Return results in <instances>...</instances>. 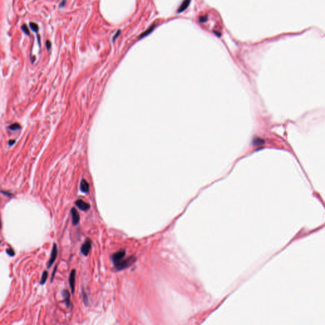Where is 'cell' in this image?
<instances>
[{
    "label": "cell",
    "instance_id": "cell-1",
    "mask_svg": "<svg viewBox=\"0 0 325 325\" xmlns=\"http://www.w3.org/2000/svg\"><path fill=\"white\" fill-rule=\"evenodd\" d=\"M136 257L134 256H131L126 259H122L118 262L114 264L115 269L117 271H122L125 269L133 265L136 261Z\"/></svg>",
    "mask_w": 325,
    "mask_h": 325
},
{
    "label": "cell",
    "instance_id": "cell-20",
    "mask_svg": "<svg viewBox=\"0 0 325 325\" xmlns=\"http://www.w3.org/2000/svg\"><path fill=\"white\" fill-rule=\"evenodd\" d=\"M56 271H57V266L55 267V269H54V270H53V273H52V280H51V281H52V282L53 281V280L54 276H55V273Z\"/></svg>",
    "mask_w": 325,
    "mask_h": 325
},
{
    "label": "cell",
    "instance_id": "cell-22",
    "mask_svg": "<svg viewBox=\"0 0 325 325\" xmlns=\"http://www.w3.org/2000/svg\"><path fill=\"white\" fill-rule=\"evenodd\" d=\"M65 3H66V0H64L63 2L61 4V6H64L65 5Z\"/></svg>",
    "mask_w": 325,
    "mask_h": 325
},
{
    "label": "cell",
    "instance_id": "cell-16",
    "mask_svg": "<svg viewBox=\"0 0 325 325\" xmlns=\"http://www.w3.org/2000/svg\"><path fill=\"white\" fill-rule=\"evenodd\" d=\"M22 30L24 32L25 34H26L27 35H29V29H28V26H26V24H24V25L22 26Z\"/></svg>",
    "mask_w": 325,
    "mask_h": 325
},
{
    "label": "cell",
    "instance_id": "cell-6",
    "mask_svg": "<svg viewBox=\"0 0 325 325\" xmlns=\"http://www.w3.org/2000/svg\"><path fill=\"white\" fill-rule=\"evenodd\" d=\"M75 204L76 205V207L81 210L82 211H84V212H87L88 211V210H90V205L86 203L85 201H84L82 199H78L77 200L76 202H75Z\"/></svg>",
    "mask_w": 325,
    "mask_h": 325
},
{
    "label": "cell",
    "instance_id": "cell-3",
    "mask_svg": "<svg viewBox=\"0 0 325 325\" xmlns=\"http://www.w3.org/2000/svg\"><path fill=\"white\" fill-rule=\"evenodd\" d=\"M126 254V251L124 249H121L117 252L114 253V254L112 255L111 259L113 262V263H116L118 262L119 261L122 260L125 256Z\"/></svg>",
    "mask_w": 325,
    "mask_h": 325
},
{
    "label": "cell",
    "instance_id": "cell-12",
    "mask_svg": "<svg viewBox=\"0 0 325 325\" xmlns=\"http://www.w3.org/2000/svg\"><path fill=\"white\" fill-rule=\"evenodd\" d=\"M48 272L46 271H45L43 274H42V276H41V281H40V284L41 285H43L46 281V280L48 278Z\"/></svg>",
    "mask_w": 325,
    "mask_h": 325
},
{
    "label": "cell",
    "instance_id": "cell-14",
    "mask_svg": "<svg viewBox=\"0 0 325 325\" xmlns=\"http://www.w3.org/2000/svg\"><path fill=\"white\" fill-rule=\"evenodd\" d=\"M6 253L10 257H14L15 255V254L14 250L12 248H8L6 250Z\"/></svg>",
    "mask_w": 325,
    "mask_h": 325
},
{
    "label": "cell",
    "instance_id": "cell-10",
    "mask_svg": "<svg viewBox=\"0 0 325 325\" xmlns=\"http://www.w3.org/2000/svg\"><path fill=\"white\" fill-rule=\"evenodd\" d=\"M190 3V0H184V2L182 3L181 5L180 6L179 8L178 9L177 12L178 13H181L184 11L189 5Z\"/></svg>",
    "mask_w": 325,
    "mask_h": 325
},
{
    "label": "cell",
    "instance_id": "cell-8",
    "mask_svg": "<svg viewBox=\"0 0 325 325\" xmlns=\"http://www.w3.org/2000/svg\"><path fill=\"white\" fill-rule=\"evenodd\" d=\"M62 296H63V297L64 298V301H65V303L66 304V306H67V307L69 308L71 306V305L70 293H69L68 290H64L62 291Z\"/></svg>",
    "mask_w": 325,
    "mask_h": 325
},
{
    "label": "cell",
    "instance_id": "cell-21",
    "mask_svg": "<svg viewBox=\"0 0 325 325\" xmlns=\"http://www.w3.org/2000/svg\"><path fill=\"white\" fill-rule=\"evenodd\" d=\"M15 140H12V141H11V140H10V141H9V142H8V144H9V145L11 146V145H13V143H15Z\"/></svg>",
    "mask_w": 325,
    "mask_h": 325
},
{
    "label": "cell",
    "instance_id": "cell-23",
    "mask_svg": "<svg viewBox=\"0 0 325 325\" xmlns=\"http://www.w3.org/2000/svg\"><path fill=\"white\" fill-rule=\"evenodd\" d=\"M2 228V221H1V219H0V229H1Z\"/></svg>",
    "mask_w": 325,
    "mask_h": 325
},
{
    "label": "cell",
    "instance_id": "cell-15",
    "mask_svg": "<svg viewBox=\"0 0 325 325\" xmlns=\"http://www.w3.org/2000/svg\"><path fill=\"white\" fill-rule=\"evenodd\" d=\"M20 128V125H19L18 123H14V124H13V125H11L9 127V128H10L11 130H12V131L17 130L19 129Z\"/></svg>",
    "mask_w": 325,
    "mask_h": 325
},
{
    "label": "cell",
    "instance_id": "cell-11",
    "mask_svg": "<svg viewBox=\"0 0 325 325\" xmlns=\"http://www.w3.org/2000/svg\"><path fill=\"white\" fill-rule=\"evenodd\" d=\"M155 27H156V24H153V25H152V26H151L148 29H147L145 32H143L142 34L140 35L139 38L141 39V38H144V37L147 36L148 35H149L150 33H151V32H152V31L154 30V29L155 28Z\"/></svg>",
    "mask_w": 325,
    "mask_h": 325
},
{
    "label": "cell",
    "instance_id": "cell-9",
    "mask_svg": "<svg viewBox=\"0 0 325 325\" xmlns=\"http://www.w3.org/2000/svg\"><path fill=\"white\" fill-rule=\"evenodd\" d=\"M89 184L85 179H83L80 183V190L84 193H87L89 191Z\"/></svg>",
    "mask_w": 325,
    "mask_h": 325
},
{
    "label": "cell",
    "instance_id": "cell-13",
    "mask_svg": "<svg viewBox=\"0 0 325 325\" xmlns=\"http://www.w3.org/2000/svg\"><path fill=\"white\" fill-rule=\"evenodd\" d=\"M30 27H31V29L34 32H38L39 28H38V25L36 24H35L34 22H31L30 23Z\"/></svg>",
    "mask_w": 325,
    "mask_h": 325
},
{
    "label": "cell",
    "instance_id": "cell-17",
    "mask_svg": "<svg viewBox=\"0 0 325 325\" xmlns=\"http://www.w3.org/2000/svg\"><path fill=\"white\" fill-rule=\"evenodd\" d=\"M207 17H201L199 18V21L201 22H207Z\"/></svg>",
    "mask_w": 325,
    "mask_h": 325
},
{
    "label": "cell",
    "instance_id": "cell-18",
    "mask_svg": "<svg viewBox=\"0 0 325 325\" xmlns=\"http://www.w3.org/2000/svg\"><path fill=\"white\" fill-rule=\"evenodd\" d=\"M120 33H121V31H120V30H118V32L115 34V35H114V38H113V40H115L119 36V34H120Z\"/></svg>",
    "mask_w": 325,
    "mask_h": 325
},
{
    "label": "cell",
    "instance_id": "cell-5",
    "mask_svg": "<svg viewBox=\"0 0 325 325\" xmlns=\"http://www.w3.org/2000/svg\"><path fill=\"white\" fill-rule=\"evenodd\" d=\"M69 281V284H70V287L71 289L72 293L73 294L75 293V283H76V271L75 269L72 270V271L71 272Z\"/></svg>",
    "mask_w": 325,
    "mask_h": 325
},
{
    "label": "cell",
    "instance_id": "cell-24",
    "mask_svg": "<svg viewBox=\"0 0 325 325\" xmlns=\"http://www.w3.org/2000/svg\"><path fill=\"white\" fill-rule=\"evenodd\" d=\"M3 192V194H5V195H7V194L6 193V192ZM8 195V196H10V195H10V194H9V195Z\"/></svg>",
    "mask_w": 325,
    "mask_h": 325
},
{
    "label": "cell",
    "instance_id": "cell-2",
    "mask_svg": "<svg viewBox=\"0 0 325 325\" xmlns=\"http://www.w3.org/2000/svg\"><path fill=\"white\" fill-rule=\"evenodd\" d=\"M92 248V241L90 239L88 238L85 243L83 244V245L81 247V252L82 254L85 256H87L89 254V252L90 251Z\"/></svg>",
    "mask_w": 325,
    "mask_h": 325
},
{
    "label": "cell",
    "instance_id": "cell-7",
    "mask_svg": "<svg viewBox=\"0 0 325 325\" xmlns=\"http://www.w3.org/2000/svg\"><path fill=\"white\" fill-rule=\"evenodd\" d=\"M71 216H72V222L74 225H77L80 220V216L78 213L77 210L75 208H73L71 210Z\"/></svg>",
    "mask_w": 325,
    "mask_h": 325
},
{
    "label": "cell",
    "instance_id": "cell-19",
    "mask_svg": "<svg viewBox=\"0 0 325 325\" xmlns=\"http://www.w3.org/2000/svg\"><path fill=\"white\" fill-rule=\"evenodd\" d=\"M46 47H47V49L50 50V47H51V43L49 41H47L46 43Z\"/></svg>",
    "mask_w": 325,
    "mask_h": 325
},
{
    "label": "cell",
    "instance_id": "cell-4",
    "mask_svg": "<svg viewBox=\"0 0 325 325\" xmlns=\"http://www.w3.org/2000/svg\"><path fill=\"white\" fill-rule=\"evenodd\" d=\"M57 254H58L57 246L56 243H54L53 246L52 250L51 256H50V260H49V262H48V265H47V268L48 269H49L52 266V265L53 264V263L55 262V261L56 260V258L57 257Z\"/></svg>",
    "mask_w": 325,
    "mask_h": 325
}]
</instances>
